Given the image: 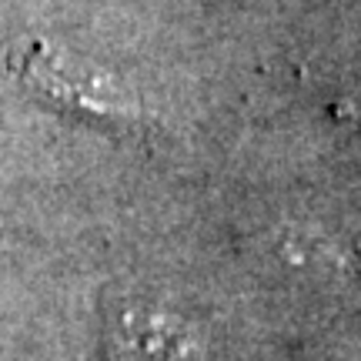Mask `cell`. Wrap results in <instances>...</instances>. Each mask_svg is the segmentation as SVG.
Masks as SVG:
<instances>
[{"instance_id": "cell-1", "label": "cell", "mask_w": 361, "mask_h": 361, "mask_svg": "<svg viewBox=\"0 0 361 361\" xmlns=\"http://www.w3.org/2000/svg\"><path fill=\"white\" fill-rule=\"evenodd\" d=\"M111 361H197L194 335L171 314L121 305L107 322Z\"/></svg>"}]
</instances>
